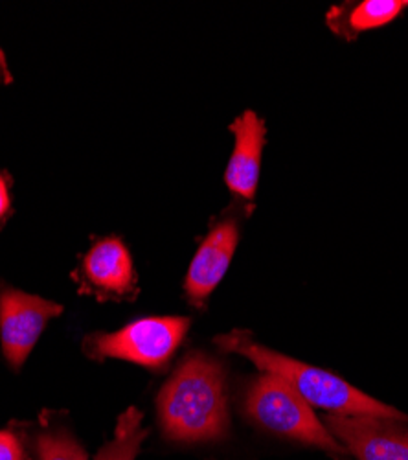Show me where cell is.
Instances as JSON below:
<instances>
[{
  "label": "cell",
  "mask_w": 408,
  "mask_h": 460,
  "mask_svg": "<svg viewBox=\"0 0 408 460\" xmlns=\"http://www.w3.org/2000/svg\"><path fill=\"white\" fill-rule=\"evenodd\" d=\"M222 367L206 354H190L159 394L164 435L178 442L215 440L227 435L229 405Z\"/></svg>",
  "instance_id": "cell-1"
},
{
  "label": "cell",
  "mask_w": 408,
  "mask_h": 460,
  "mask_svg": "<svg viewBox=\"0 0 408 460\" xmlns=\"http://www.w3.org/2000/svg\"><path fill=\"white\" fill-rule=\"evenodd\" d=\"M217 342L222 350L248 358L262 372H271L285 379L311 407H320L343 416H376L408 421L406 414L369 398L339 376L259 347L245 333L222 335L217 339Z\"/></svg>",
  "instance_id": "cell-2"
},
{
  "label": "cell",
  "mask_w": 408,
  "mask_h": 460,
  "mask_svg": "<svg viewBox=\"0 0 408 460\" xmlns=\"http://www.w3.org/2000/svg\"><path fill=\"white\" fill-rule=\"evenodd\" d=\"M245 409L256 424L267 431L331 453H348L329 429L324 428L311 405L276 374L262 372L252 379L245 398Z\"/></svg>",
  "instance_id": "cell-3"
},
{
  "label": "cell",
  "mask_w": 408,
  "mask_h": 460,
  "mask_svg": "<svg viewBox=\"0 0 408 460\" xmlns=\"http://www.w3.org/2000/svg\"><path fill=\"white\" fill-rule=\"evenodd\" d=\"M190 328L187 317H145L126 328L96 335L91 349L98 358H117L147 368H162Z\"/></svg>",
  "instance_id": "cell-4"
},
{
  "label": "cell",
  "mask_w": 408,
  "mask_h": 460,
  "mask_svg": "<svg viewBox=\"0 0 408 460\" xmlns=\"http://www.w3.org/2000/svg\"><path fill=\"white\" fill-rule=\"evenodd\" d=\"M63 308L47 298L4 288L0 291V342L12 368H21L47 323Z\"/></svg>",
  "instance_id": "cell-5"
},
{
  "label": "cell",
  "mask_w": 408,
  "mask_h": 460,
  "mask_svg": "<svg viewBox=\"0 0 408 460\" xmlns=\"http://www.w3.org/2000/svg\"><path fill=\"white\" fill-rule=\"evenodd\" d=\"M329 433L359 460H408V429L376 416H326Z\"/></svg>",
  "instance_id": "cell-6"
},
{
  "label": "cell",
  "mask_w": 408,
  "mask_h": 460,
  "mask_svg": "<svg viewBox=\"0 0 408 460\" xmlns=\"http://www.w3.org/2000/svg\"><path fill=\"white\" fill-rule=\"evenodd\" d=\"M234 149L225 172V182L232 194L250 201L256 196L265 147V122L254 111H245L230 124Z\"/></svg>",
  "instance_id": "cell-7"
},
{
  "label": "cell",
  "mask_w": 408,
  "mask_h": 460,
  "mask_svg": "<svg viewBox=\"0 0 408 460\" xmlns=\"http://www.w3.org/2000/svg\"><path fill=\"white\" fill-rule=\"evenodd\" d=\"M239 233L234 221L215 225L195 252L184 280V289L192 302H203L219 286L229 271L238 247Z\"/></svg>",
  "instance_id": "cell-8"
},
{
  "label": "cell",
  "mask_w": 408,
  "mask_h": 460,
  "mask_svg": "<svg viewBox=\"0 0 408 460\" xmlns=\"http://www.w3.org/2000/svg\"><path fill=\"white\" fill-rule=\"evenodd\" d=\"M91 284L109 293H126L135 284L133 258L118 238H105L92 245L83 261Z\"/></svg>",
  "instance_id": "cell-9"
},
{
  "label": "cell",
  "mask_w": 408,
  "mask_h": 460,
  "mask_svg": "<svg viewBox=\"0 0 408 460\" xmlns=\"http://www.w3.org/2000/svg\"><path fill=\"white\" fill-rule=\"evenodd\" d=\"M404 10H408V0H362L331 8L326 21L333 33L355 40L362 31L390 24Z\"/></svg>",
  "instance_id": "cell-10"
},
{
  "label": "cell",
  "mask_w": 408,
  "mask_h": 460,
  "mask_svg": "<svg viewBox=\"0 0 408 460\" xmlns=\"http://www.w3.org/2000/svg\"><path fill=\"white\" fill-rule=\"evenodd\" d=\"M145 437L147 431L142 429V412L131 407L120 416L115 438L101 447L96 460H135Z\"/></svg>",
  "instance_id": "cell-11"
},
{
  "label": "cell",
  "mask_w": 408,
  "mask_h": 460,
  "mask_svg": "<svg viewBox=\"0 0 408 460\" xmlns=\"http://www.w3.org/2000/svg\"><path fill=\"white\" fill-rule=\"evenodd\" d=\"M41 460H87L83 447L65 431H47L37 438Z\"/></svg>",
  "instance_id": "cell-12"
},
{
  "label": "cell",
  "mask_w": 408,
  "mask_h": 460,
  "mask_svg": "<svg viewBox=\"0 0 408 460\" xmlns=\"http://www.w3.org/2000/svg\"><path fill=\"white\" fill-rule=\"evenodd\" d=\"M0 460H24L22 444L10 431H0Z\"/></svg>",
  "instance_id": "cell-13"
},
{
  "label": "cell",
  "mask_w": 408,
  "mask_h": 460,
  "mask_svg": "<svg viewBox=\"0 0 408 460\" xmlns=\"http://www.w3.org/2000/svg\"><path fill=\"white\" fill-rule=\"evenodd\" d=\"M12 210V198H10V188L4 175L0 173V223L10 214Z\"/></svg>",
  "instance_id": "cell-14"
},
{
  "label": "cell",
  "mask_w": 408,
  "mask_h": 460,
  "mask_svg": "<svg viewBox=\"0 0 408 460\" xmlns=\"http://www.w3.org/2000/svg\"><path fill=\"white\" fill-rule=\"evenodd\" d=\"M12 82V74L8 70V63H6V58H4V52L0 50V84H8Z\"/></svg>",
  "instance_id": "cell-15"
}]
</instances>
